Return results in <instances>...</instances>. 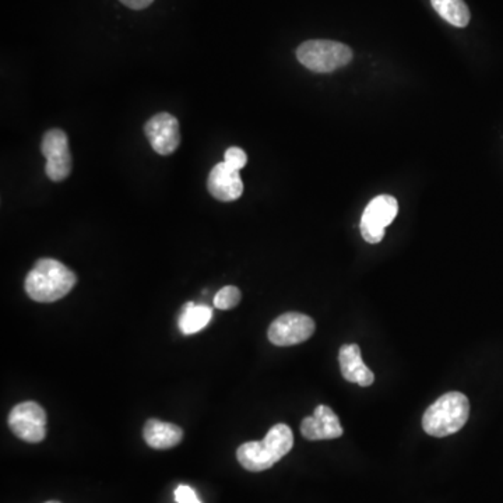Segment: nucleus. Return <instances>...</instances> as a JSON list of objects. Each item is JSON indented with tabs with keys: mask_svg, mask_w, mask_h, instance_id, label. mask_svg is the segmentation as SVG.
Listing matches in <instances>:
<instances>
[{
	"mask_svg": "<svg viewBox=\"0 0 503 503\" xmlns=\"http://www.w3.org/2000/svg\"><path fill=\"white\" fill-rule=\"evenodd\" d=\"M76 283L77 277L72 270L58 260L45 257L37 260L27 274L24 288L33 301L51 304L68 296Z\"/></svg>",
	"mask_w": 503,
	"mask_h": 503,
	"instance_id": "1",
	"label": "nucleus"
},
{
	"mask_svg": "<svg viewBox=\"0 0 503 503\" xmlns=\"http://www.w3.org/2000/svg\"><path fill=\"white\" fill-rule=\"evenodd\" d=\"M294 446L293 431L286 424L272 426L264 441L247 442L237 450V458L245 470L252 473L269 470L288 455Z\"/></svg>",
	"mask_w": 503,
	"mask_h": 503,
	"instance_id": "2",
	"label": "nucleus"
},
{
	"mask_svg": "<svg viewBox=\"0 0 503 503\" xmlns=\"http://www.w3.org/2000/svg\"><path fill=\"white\" fill-rule=\"evenodd\" d=\"M470 416V402L460 392H449L428 407L422 417V428L428 435L445 438L466 426Z\"/></svg>",
	"mask_w": 503,
	"mask_h": 503,
	"instance_id": "3",
	"label": "nucleus"
},
{
	"mask_svg": "<svg viewBox=\"0 0 503 503\" xmlns=\"http://www.w3.org/2000/svg\"><path fill=\"white\" fill-rule=\"evenodd\" d=\"M296 58L312 72L330 73L348 65L353 59V51L336 41L312 39L299 45Z\"/></svg>",
	"mask_w": 503,
	"mask_h": 503,
	"instance_id": "4",
	"label": "nucleus"
},
{
	"mask_svg": "<svg viewBox=\"0 0 503 503\" xmlns=\"http://www.w3.org/2000/svg\"><path fill=\"white\" fill-rule=\"evenodd\" d=\"M10 431L28 443H39L46 436V412L36 402H24L10 411Z\"/></svg>",
	"mask_w": 503,
	"mask_h": 503,
	"instance_id": "5",
	"label": "nucleus"
},
{
	"mask_svg": "<svg viewBox=\"0 0 503 503\" xmlns=\"http://www.w3.org/2000/svg\"><path fill=\"white\" fill-rule=\"evenodd\" d=\"M399 213V203L390 195H380L370 200L361 218V234L368 244H379L385 230L393 223Z\"/></svg>",
	"mask_w": 503,
	"mask_h": 503,
	"instance_id": "6",
	"label": "nucleus"
},
{
	"mask_svg": "<svg viewBox=\"0 0 503 503\" xmlns=\"http://www.w3.org/2000/svg\"><path fill=\"white\" fill-rule=\"evenodd\" d=\"M313 333V319L299 312H287L270 325L267 337L270 343L277 347H289L309 340Z\"/></svg>",
	"mask_w": 503,
	"mask_h": 503,
	"instance_id": "7",
	"label": "nucleus"
},
{
	"mask_svg": "<svg viewBox=\"0 0 503 503\" xmlns=\"http://www.w3.org/2000/svg\"><path fill=\"white\" fill-rule=\"evenodd\" d=\"M46 158L45 173L53 183H62L72 173V154L69 149V139L61 129L48 130L41 144Z\"/></svg>",
	"mask_w": 503,
	"mask_h": 503,
	"instance_id": "8",
	"label": "nucleus"
},
{
	"mask_svg": "<svg viewBox=\"0 0 503 503\" xmlns=\"http://www.w3.org/2000/svg\"><path fill=\"white\" fill-rule=\"evenodd\" d=\"M144 134L159 156L173 154L181 143L178 119L168 112H161L151 118L144 126Z\"/></svg>",
	"mask_w": 503,
	"mask_h": 503,
	"instance_id": "9",
	"label": "nucleus"
},
{
	"mask_svg": "<svg viewBox=\"0 0 503 503\" xmlns=\"http://www.w3.org/2000/svg\"><path fill=\"white\" fill-rule=\"evenodd\" d=\"M340 419L330 407H316L313 416L302 419L301 434L308 441H329L343 436Z\"/></svg>",
	"mask_w": 503,
	"mask_h": 503,
	"instance_id": "10",
	"label": "nucleus"
},
{
	"mask_svg": "<svg viewBox=\"0 0 503 503\" xmlns=\"http://www.w3.org/2000/svg\"><path fill=\"white\" fill-rule=\"evenodd\" d=\"M207 189L213 198L220 201H235L244 193V183L239 171L225 163L213 166L207 178Z\"/></svg>",
	"mask_w": 503,
	"mask_h": 503,
	"instance_id": "11",
	"label": "nucleus"
},
{
	"mask_svg": "<svg viewBox=\"0 0 503 503\" xmlns=\"http://www.w3.org/2000/svg\"><path fill=\"white\" fill-rule=\"evenodd\" d=\"M341 375L347 382L362 387L370 386L375 382V375L362 361L361 348L357 345H345L338 353Z\"/></svg>",
	"mask_w": 503,
	"mask_h": 503,
	"instance_id": "12",
	"label": "nucleus"
},
{
	"mask_svg": "<svg viewBox=\"0 0 503 503\" xmlns=\"http://www.w3.org/2000/svg\"><path fill=\"white\" fill-rule=\"evenodd\" d=\"M143 438L150 448L156 450H166L175 448L183 439V431L175 424L149 419L143 428Z\"/></svg>",
	"mask_w": 503,
	"mask_h": 503,
	"instance_id": "13",
	"label": "nucleus"
},
{
	"mask_svg": "<svg viewBox=\"0 0 503 503\" xmlns=\"http://www.w3.org/2000/svg\"><path fill=\"white\" fill-rule=\"evenodd\" d=\"M211 318H213V311L210 306L203 304L196 305L193 302H189L179 316V329L183 335H195L210 323Z\"/></svg>",
	"mask_w": 503,
	"mask_h": 503,
	"instance_id": "14",
	"label": "nucleus"
},
{
	"mask_svg": "<svg viewBox=\"0 0 503 503\" xmlns=\"http://www.w3.org/2000/svg\"><path fill=\"white\" fill-rule=\"evenodd\" d=\"M436 13L451 26L465 28L470 23V10L463 0H431Z\"/></svg>",
	"mask_w": 503,
	"mask_h": 503,
	"instance_id": "15",
	"label": "nucleus"
},
{
	"mask_svg": "<svg viewBox=\"0 0 503 503\" xmlns=\"http://www.w3.org/2000/svg\"><path fill=\"white\" fill-rule=\"evenodd\" d=\"M240 298H242V294H240L239 288L234 286H227L215 294V306L221 311H228V309L235 308L239 304Z\"/></svg>",
	"mask_w": 503,
	"mask_h": 503,
	"instance_id": "16",
	"label": "nucleus"
},
{
	"mask_svg": "<svg viewBox=\"0 0 503 503\" xmlns=\"http://www.w3.org/2000/svg\"><path fill=\"white\" fill-rule=\"evenodd\" d=\"M224 163L235 171H240L247 163V156L239 147H230L225 151Z\"/></svg>",
	"mask_w": 503,
	"mask_h": 503,
	"instance_id": "17",
	"label": "nucleus"
},
{
	"mask_svg": "<svg viewBox=\"0 0 503 503\" xmlns=\"http://www.w3.org/2000/svg\"><path fill=\"white\" fill-rule=\"evenodd\" d=\"M175 500L178 503H201L195 490L189 485H179L175 490Z\"/></svg>",
	"mask_w": 503,
	"mask_h": 503,
	"instance_id": "18",
	"label": "nucleus"
},
{
	"mask_svg": "<svg viewBox=\"0 0 503 503\" xmlns=\"http://www.w3.org/2000/svg\"><path fill=\"white\" fill-rule=\"evenodd\" d=\"M125 6L134 10H143L153 4L154 0H119Z\"/></svg>",
	"mask_w": 503,
	"mask_h": 503,
	"instance_id": "19",
	"label": "nucleus"
},
{
	"mask_svg": "<svg viewBox=\"0 0 503 503\" xmlns=\"http://www.w3.org/2000/svg\"><path fill=\"white\" fill-rule=\"evenodd\" d=\"M45 503H61V502H58V500H49V502H45Z\"/></svg>",
	"mask_w": 503,
	"mask_h": 503,
	"instance_id": "20",
	"label": "nucleus"
}]
</instances>
